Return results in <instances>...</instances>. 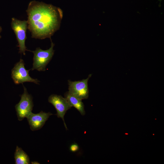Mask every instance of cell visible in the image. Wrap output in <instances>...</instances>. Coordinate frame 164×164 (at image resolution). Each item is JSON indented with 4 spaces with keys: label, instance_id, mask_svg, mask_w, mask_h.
Returning <instances> with one entry per match:
<instances>
[{
    "label": "cell",
    "instance_id": "6da1fadb",
    "mask_svg": "<svg viewBox=\"0 0 164 164\" xmlns=\"http://www.w3.org/2000/svg\"><path fill=\"white\" fill-rule=\"evenodd\" d=\"M26 12L28 28L33 38H50L59 28L63 17L59 8L34 1L29 4Z\"/></svg>",
    "mask_w": 164,
    "mask_h": 164
},
{
    "label": "cell",
    "instance_id": "7a4b0ae2",
    "mask_svg": "<svg viewBox=\"0 0 164 164\" xmlns=\"http://www.w3.org/2000/svg\"><path fill=\"white\" fill-rule=\"evenodd\" d=\"M54 44L51 41V46L49 49L43 50L39 47L31 51L34 54L33 66L31 70L45 71L46 65L51 60L54 53L53 48Z\"/></svg>",
    "mask_w": 164,
    "mask_h": 164
},
{
    "label": "cell",
    "instance_id": "3957f363",
    "mask_svg": "<svg viewBox=\"0 0 164 164\" xmlns=\"http://www.w3.org/2000/svg\"><path fill=\"white\" fill-rule=\"evenodd\" d=\"M11 26L15 34L18 41L19 53L25 55V51L27 50L25 41L26 39V30L28 28L27 21L20 20L13 17L12 19Z\"/></svg>",
    "mask_w": 164,
    "mask_h": 164
},
{
    "label": "cell",
    "instance_id": "277c9868",
    "mask_svg": "<svg viewBox=\"0 0 164 164\" xmlns=\"http://www.w3.org/2000/svg\"><path fill=\"white\" fill-rule=\"evenodd\" d=\"M24 65V60L21 59L12 70L11 77L14 83L16 84H19L24 82H30L39 84V80L29 76V70L26 69Z\"/></svg>",
    "mask_w": 164,
    "mask_h": 164
},
{
    "label": "cell",
    "instance_id": "5b68a950",
    "mask_svg": "<svg viewBox=\"0 0 164 164\" xmlns=\"http://www.w3.org/2000/svg\"><path fill=\"white\" fill-rule=\"evenodd\" d=\"M24 92L21 95V99L15 106L17 115L19 121L23 120L32 112L33 107L32 97L23 86Z\"/></svg>",
    "mask_w": 164,
    "mask_h": 164
},
{
    "label": "cell",
    "instance_id": "8992f818",
    "mask_svg": "<svg viewBox=\"0 0 164 164\" xmlns=\"http://www.w3.org/2000/svg\"><path fill=\"white\" fill-rule=\"evenodd\" d=\"M91 75L89 74L87 78L80 80H68V92L82 100L88 98L89 93L88 82Z\"/></svg>",
    "mask_w": 164,
    "mask_h": 164
},
{
    "label": "cell",
    "instance_id": "52a82bcc",
    "mask_svg": "<svg viewBox=\"0 0 164 164\" xmlns=\"http://www.w3.org/2000/svg\"><path fill=\"white\" fill-rule=\"evenodd\" d=\"M48 102L51 104L56 109L58 118L62 119L66 130L67 128L65 124L64 117L67 111L72 107L64 97L60 95H51L48 98Z\"/></svg>",
    "mask_w": 164,
    "mask_h": 164
},
{
    "label": "cell",
    "instance_id": "ba28073f",
    "mask_svg": "<svg viewBox=\"0 0 164 164\" xmlns=\"http://www.w3.org/2000/svg\"><path fill=\"white\" fill-rule=\"evenodd\" d=\"M53 114L42 111L37 114L31 112L26 117L31 130L34 131L39 130L43 126L49 116Z\"/></svg>",
    "mask_w": 164,
    "mask_h": 164
},
{
    "label": "cell",
    "instance_id": "9c48e42d",
    "mask_svg": "<svg viewBox=\"0 0 164 164\" xmlns=\"http://www.w3.org/2000/svg\"><path fill=\"white\" fill-rule=\"evenodd\" d=\"M64 97L72 106L76 108L82 115L85 114L84 106L82 100L67 92L64 95Z\"/></svg>",
    "mask_w": 164,
    "mask_h": 164
},
{
    "label": "cell",
    "instance_id": "30bf717a",
    "mask_svg": "<svg viewBox=\"0 0 164 164\" xmlns=\"http://www.w3.org/2000/svg\"><path fill=\"white\" fill-rule=\"evenodd\" d=\"M15 164H30L29 156L21 148L16 146L14 153Z\"/></svg>",
    "mask_w": 164,
    "mask_h": 164
},
{
    "label": "cell",
    "instance_id": "8fae6325",
    "mask_svg": "<svg viewBox=\"0 0 164 164\" xmlns=\"http://www.w3.org/2000/svg\"><path fill=\"white\" fill-rule=\"evenodd\" d=\"M70 150L72 152H76L79 149V146L76 143L72 144L70 146Z\"/></svg>",
    "mask_w": 164,
    "mask_h": 164
},
{
    "label": "cell",
    "instance_id": "7c38bea8",
    "mask_svg": "<svg viewBox=\"0 0 164 164\" xmlns=\"http://www.w3.org/2000/svg\"><path fill=\"white\" fill-rule=\"evenodd\" d=\"M2 27L0 26V39L1 38V36L0 33L2 31Z\"/></svg>",
    "mask_w": 164,
    "mask_h": 164
},
{
    "label": "cell",
    "instance_id": "4fadbf2b",
    "mask_svg": "<svg viewBox=\"0 0 164 164\" xmlns=\"http://www.w3.org/2000/svg\"><path fill=\"white\" fill-rule=\"evenodd\" d=\"M159 1H160V2H161L162 0H159Z\"/></svg>",
    "mask_w": 164,
    "mask_h": 164
}]
</instances>
